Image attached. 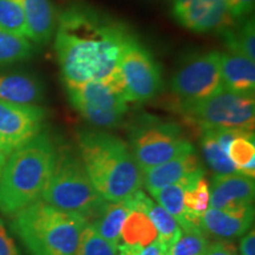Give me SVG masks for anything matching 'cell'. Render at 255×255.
<instances>
[{"instance_id":"cell-9","label":"cell","mask_w":255,"mask_h":255,"mask_svg":"<svg viewBox=\"0 0 255 255\" xmlns=\"http://www.w3.org/2000/svg\"><path fill=\"white\" fill-rule=\"evenodd\" d=\"M170 89L181 102L203 100L221 91L220 52L209 51L184 60L171 77Z\"/></svg>"},{"instance_id":"cell-24","label":"cell","mask_w":255,"mask_h":255,"mask_svg":"<svg viewBox=\"0 0 255 255\" xmlns=\"http://www.w3.org/2000/svg\"><path fill=\"white\" fill-rule=\"evenodd\" d=\"M228 157L237 168L238 174L254 178L255 176V143L254 132L245 131L229 143Z\"/></svg>"},{"instance_id":"cell-2","label":"cell","mask_w":255,"mask_h":255,"mask_svg":"<svg viewBox=\"0 0 255 255\" xmlns=\"http://www.w3.org/2000/svg\"><path fill=\"white\" fill-rule=\"evenodd\" d=\"M77 142L88 176L105 201L120 202L141 189L143 173L126 142L97 130H82Z\"/></svg>"},{"instance_id":"cell-32","label":"cell","mask_w":255,"mask_h":255,"mask_svg":"<svg viewBox=\"0 0 255 255\" xmlns=\"http://www.w3.org/2000/svg\"><path fill=\"white\" fill-rule=\"evenodd\" d=\"M119 255H167V252L162 247L157 239L148 246H137V245L121 244L117 247Z\"/></svg>"},{"instance_id":"cell-10","label":"cell","mask_w":255,"mask_h":255,"mask_svg":"<svg viewBox=\"0 0 255 255\" xmlns=\"http://www.w3.org/2000/svg\"><path fill=\"white\" fill-rule=\"evenodd\" d=\"M45 111L37 105L0 101V152L8 157L40 132Z\"/></svg>"},{"instance_id":"cell-8","label":"cell","mask_w":255,"mask_h":255,"mask_svg":"<svg viewBox=\"0 0 255 255\" xmlns=\"http://www.w3.org/2000/svg\"><path fill=\"white\" fill-rule=\"evenodd\" d=\"M119 76L128 103L150 101L164 85L163 73L157 60L130 33L121 50Z\"/></svg>"},{"instance_id":"cell-31","label":"cell","mask_w":255,"mask_h":255,"mask_svg":"<svg viewBox=\"0 0 255 255\" xmlns=\"http://www.w3.org/2000/svg\"><path fill=\"white\" fill-rule=\"evenodd\" d=\"M208 245L203 232L186 233L169 248L167 255H203Z\"/></svg>"},{"instance_id":"cell-11","label":"cell","mask_w":255,"mask_h":255,"mask_svg":"<svg viewBox=\"0 0 255 255\" xmlns=\"http://www.w3.org/2000/svg\"><path fill=\"white\" fill-rule=\"evenodd\" d=\"M171 11L181 26L197 33H221L235 23L225 0H174Z\"/></svg>"},{"instance_id":"cell-26","label":"cell","mask_w":255,"mask_h":255,"mask_svg":"<svg viewBox=\"0 0 255 255\" xmlns=\"http://www.w3.org/2000/svg\"><path fill=\"white\" fill-rule=\"evenodd\" d=\"M33 45L25 37L17 36L0 28V65L30 58Z\"/></svg>"},{"instance_id":"cell-20","label":"cell","mask_w":255,"mask_h":255,"mask_svg":"<svg viewBox=\"0 0 255 255\" xmlns=\"http://www.w3.org/2000/svg\"><path fill=\"white\" fill-rule=\"evenodd\" d=\"M43 98V87L37 78L24 73L0 75V101L34 105Z\"/></svg>"},{"instance_id":"cell-29","label":"cell","mask_w":255,"mask_h":255,"mask_svg":"<svg viewBox=\"0 0 255 255\" xmlns=\"http://www.w3.org/2000/svg\"><path fill=\"white\" fill-rule=\"evenodd\" d=\"M71 105L88 122L100 128H115L120 126L124 117L122 114L98 109V108L81 103V102H73Z\"/></svg>"},{"instance_id":"cell-6","label":"cell","mask_w":255,"mask_h":255,"mask_svg":"<svg viewBox=\"0 0 255 255\" xmlns=\"http://www.w3.org/2000/svg\"><path fill=\"white\" fill-rule=\"evenodd\" d=\"M129 142L130 150L142 173L195 150L177 124L148 116L132 124Z\"/></svg>"},{"instance_id":"cell-36","label":"cell","mask_w":255,"mask_h":255,"mask_svg":"<svg viewBox=\"0 0 255 255\" xmlns=\"http://www.w3.org/2000/svg\"><path fill=\"white\" fill-rule=\"evenodd\" d=\"M241 255H255V233L254 229L248 232L240 242Z\"/></svg>"},{"instance_id":"cell-14","label":"cell","mask_w":255,"mask_h":255,"mask_svg":"<svg viewBox=\"0 0 255 255\" xmlns=\"http://www.w3.org/2000/svg\"><path fill=\"white\" fill-rule=\"evenodd\" d=\"M70 103L92 105L98 109L126 115L128 102L122 90L104 82H85L81 84H65Z\"/></svg>"},{"instance_id":"cell-27","label":"cell","mask_w":255,"mask_h":255,"mask_svg":"<svg viewBox=\"0 0 255 255\" xmlns=\"http://www.w3.org/2000/svg\"><path fill=\"white\" fill-rule=\"evenodd\" d=\"M0 28L28 39L24 11L19 0H0Z\"/></svg>"},{"instance_id":"cell-5","label":"cell","mask_w":255,"mask_h":255,"mask_svg":"<svg viewBox=\"0 0 255 255\" xmlns=\"http://www.w3.org/2000/svg\"><path fill=\"white\" fill-rule=\"evenodd\" d=\"M41 200L65 212H75L92 220L107 201L95 189L82 159L68 150L58 151L57 163Z\"/></svg>"},{"instance_id":"cell-25","label":"cell","mask_w":255,"mask_h":255,"mask_svg":"<svg viewBox=\"0 0 255 255\" xmlns=\"http://www.w3.org/2000/svg\"><path fill=\"white\" fill-rule=\"evenodd\" d=\"M200 143L202 146V152L205 156L207 164L212 170H214L216 175H229L237 174V168L229 159L227 152H226L216 141L214 132L210 128L201 129Z\"/></svg>"},{"instance_id":"cell-23","label":"cell","mask_w":255,"mask_h":255,"mask_svg":"<svg viewBox=\"0 0 255 255\" xmlns=\"http://www.w3.org/2000/svg\"><path fill=\"white\" fill-rule=\"evenodd\" d=\"M157 237V229L145 213L130 210L121 229V238L124 244L144 247L154 242Z\"/></svg>"},{"instance_id":"cell-15","label":"cell","mask_w":255,"mask_h":255,"mask_svg":"<svg viewBox=\"0 0 255 255\" xmlns=\"http://www.w3.org/2000/svg\"><path fill=\"white\" fill-rule=\"evenodd\" d=\"M254 219L253 206L238 209H207L201 216V231L221 239H232L250 231Z\"/></svg>"},{"instance_id":"cell-16","label":"cell","mask_w":255,"mask_h":255,"mask_svg":"<svg viewBox=\"0 0 255 255\" xmlns=\"http://www.w3.org/2000/svg\"><path fill=\"white\" fill-rule=\"evenodd\" d=\"M202 177L205 176L197 175V176L183 178L180 182L170 184V186L151 193V195L155 197L158 205L163 207L169 214L176 220L181 229H183L186 233L202 232L200 227L201 218L187 210L183 203L184 191L189 187H193Z\"/></svg>"},{"instance_id":"cell-22","label":"cell","mask_w":255,"mask_h":255,"mask_svg":"<svg viewBox=\"0 0 255 255\" xmlns=\"http://www.w3.org/2000/svg\"><path fill=\"white\" fill-rule=\"evenodd\" d=\"M238 24H233L221 33L228 52L247 57L255 60V25L253 17L239 19Z\"/></svg>"},{"instance_id":"cell-33","label":"cell","mask_w":255,"mask_h":255,"mask_svg":"<svg viewBox=\"0 0 255 255\" xmlns=\"http://www.w3.org/2000/svg\"><path fill=\"white\" fill-rule=\"evenodd\" d=\"M225 2L235 20L248 17L255 5V0H225Z\"/></svg>"},{"instance_id":"cell-34","label":"cell","mask_w":255,"mask_h":255,"mask_svg":"<svg viewBox=\"0 0 255 255\" xmlns=\"http://www.w3.org/2000/svg\"><path fill=\"white\" fill-rule=\"evenodd\" d=\"M0 255H20L13 239L8 234L5 223L0 219Z\"/></svg>"},{"instance_id":"cell-12","label":"cell","mask_w":255,"mask_h":255,"mask_svg":"<svg viewBox=\"0 0 255 255\" xmlns=\"http://www.w3.org/2000/svg\"><path fill=\"white\" fill-rule=\"evenodd\" d=\"M209 197L210 208L238 209L253 206L254 178L241 174L215 175Z\"/></svg>"},{"instance_id":"cell-30","label":"cell","mask_w":255,"mask_h":255,"mask_svg":"<svg viewBox=\"0 0 255 255\" xmlns=\"http://www.w3.org/2000/svg\"><path fill=\"white\" fill-rule=\"evenodd\" d=\"M209 186L205 177L200 178L193 187H189L184 191L183 203L187 210L197 216H202L208 209L209 205Z\"/></svg>"},{"instance_id":"cell-17","label":"cell","mask_w":255,"mask_h":255,"mask_svg":"<svg viewBox=\"0 0 255 255\" xmlns=\"http://www.w3.org/2000/svg\"><path fill=\"white\" fill-rule=\"evenodd\" d=\"M220 68L223 89L235 94L254 96V60L235 53L220 52Z\"/></svg>"},{"instance_id":"cell-1","label":"cell","mask_w":255,"mask_h":255,"mask_svg":"<svg viewBox=\"0 0 255 255\" xmlns=\"http://www.w3.org/2000/svg\"><path fill=\"white\" fill-rule=\"evenodd\" d=\"M128 34L127 27L90 6L72 4L64 8L57 19L55 38L64 84L104 82L122 90L119 62Z\"/></svg>"},{"instance_id":"cell-13","label":"cell","mask_w":255,"mask_h":255,"mask_svg":"<svg viewBox=\"0 0 255 255\" xmlns=\"http://www.w3.org/2000/svg\"><path fill=\"white\" fill-rule=\"evenodd\" d=\"M205 176L203 165L196 151H190L143 173V186L154 193L156 190L180 182L190 176Z\"/></svg>"},{"instance_id":"cell-21","label":"cell","mask_w":255,"mask_h":255,"mask_svg":"<svg viewBox=\"0 0 255 255\" xmlns=\"http://www.w3.org/2000/svg\"><path fill=\"white\" fill-rule=\"evenodd\" d=\"M130 210L131 208L127 199L120 202L107 201L97 215L92 219L90 225L105 241L117 248L121 240V229Z\"/></svg>"},{"instance_id":"cell-18","label":"cell","mask_w":255,"mask_h":255,"mask_svg":"<svg viewBox=\"0 0 255 255\" xmlns=\"http://www.w3.org/2000/svg\"><path fill=\"white\" fill-rule=\"evenodd\" d=\"M128 201H129L131 210H141L150 218L157 229V240L161 242L162 247L168 253L169 248L182 235V229L178 226L176 220L169 214L163 207L156 205L154 201L149 199L141 189L135 191Z\"/></svg>"},{"instance_id":"cell-35","label":"cell","mask_w":255,"mask_h":255,"mask_svg":"<svg viewBox=\"0 0 255 255\" xmlns=\"http://www.w3.org/2000/svg\"><path fill=\"white\" fill-rule=\"evenodd\" d=\"M203 255H238V252L231 242L216 241L207 246Z\"/></svg>"},{"instance_id":"cell-19","label":"cell","mask_w":255,"mask_h":255,"mask_svg":"<svg viewBox=\"0 0 255 255\" xmlns=\"http://www.w3.org/2000/svg\"><path fill=\"white\" fill-rule=\"evenodd\" d=\"M26 21L28 39L47 44L56 30L57 18L51 0H19Z\"/></svg>"},{"instance_id":"cell-37","label":"cell","mask_w":255,"mask_h":255,"mask_svg":"<svg viewBox=\"0 0 255 255\" xmlns=\"http://www.w3.org/2000/svg\"><path fill=\"white\" fill-rule=\"evenodd\" d=\"M6 159H7V157L2 154V152H0V175H1V171L2 169H4V165L6 163Z\"/></svg>"},{"instance_id":"cell-4","label":"cell","mask_w":255,"mask_h":255,"mask_svg":"<svg viewBox=\"0 0 255 255\" xmlns=\"http://www.w3.org/2000/svg\"><path fill=\"white\" fill-rule=\"evenodd\" d=\"M89 221L38 200L15 213L12 231L30 255H76Z\"/></svg>"},{"instance_id":"cell-28","label":"cell","mask_w":255,"mask_h":255,"mask_svg":"<svg viewBox=\"0 0 255 255\" xmlns=\"http://www.w3.org/2000/svg\"><path fill=\"white\" fill-rule=\"evenodd\" d=\"M76 255H117V248L105 241L91 225H87L82 233Z\"/></svg>"},{"instance_id":"cell-7","label":"cell","mask_w":255,"mask_h":255,"mask_svg":"<svg viewBox=\"0 0 255 255\" xmlns=\"http://www.w3.org/2000/svg\"><path fill=\"white\" fill-rule=\"evenodd\" d=\"M180 111L201 129L227 128L250 131L254 129V96L235 94L226 89L203 100L181 102Z\"/></svg>"},{"instance_id":"cell-3","label":"cell","mask_w":255,"mask_h":255,"mask_svg":"<svg viewBox=\"0 0 255 255\" xmlns=\"http://www.w3.org/2000/svg\"><path fill=\"white\" fill-rule=\"evenodd\" d=\"M58 149L46 132H39L8 156L0 175V212L14 215L41 197L55 170Z\"/></svg>"}]
</instances>
